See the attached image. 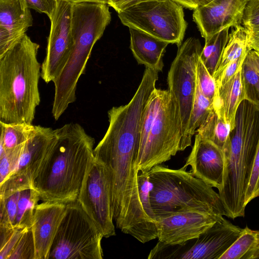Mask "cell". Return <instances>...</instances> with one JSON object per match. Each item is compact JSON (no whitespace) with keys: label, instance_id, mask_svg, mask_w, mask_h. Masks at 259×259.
I'll use <instances>...</instances> for the list:
<instances>
[{"label":"cell","instance_id":"1","mask_svg":"<svg viewBox=\"0 0 259 259\" xmlns=\"http://www.w3.org/2000/svg\"><path fill=\"white\" fill-rule=\"evenodd\" d=\"M56 130V141L33 188L42 201L67 204L77 199L95 158V141L78 123H67Z\"/></svg>","mask_w":259,"mask_h":259},{"label":"cell","instance_id":"2","mask_svg":"<svg viewBox=\"0 0 259 259\" xmlns=\"http://www.w3.org/2000/svg\"><path fill=\"white\" fill-rule=\"evenodd\" d=\"M38 44L26 34L0 56V121L32 124L40 102Z\"/></svg>","mask_w":259,"mask_h":259},{"label":"cell","instance_id":"3","mask_svg":"<svg viewBox=\"0 0 259 259\" xmlns=\"http://www.w3.org/2000/svg\"><path fill=\"white\" fill-rule=\"evenodd\" d=\"M258 141L259 107L244 100L224 150L223 183L219 190L225 215L232 219L244 216L245 195Z\"/></svg>","mask_w":259,"mask_h":259},{"label":"cell","instance_id":"4","mask_svg":"<svg viewBox=\"0 0 259 259\" xmlns=\"http://www.w3.org/2000/svg\"><path fill=\"white\" fill-rule=\"evenodd\" d=\"M148 172L151 185V204L156 220L186 211L225 215L219 193L190 171L158 165Z\"/></svg>","mask_w":259,"mask_h":259},{"label":"cell","instance_id":"5","mask_svg":"<svg viewBox=\"0 0 259 259\" xmlns=\"http://www.w3.org/2000/svg\"><path fill=\"white\" fill-rule=\"evenodd\" d=\"M103 237L77 199L66 204L48 259H102Z\"/></svg>","mask_w":259,"mask_h":259},{"label":"cell","instance_id":"6","mask_svg":"<svg viewBox=\"0 0 259 259\" xmlns=\"http://www.w3.org/2000/svg\"><path fill=\"white\" fill-rule=\"evenodd\" d=\"M182 127L178 103L169 90H162L160 103L149 133L140 144L138 168L148 172L180 151Z\"/></svg>","mask_w":259,"mask_h":259},{"label":"cell","instance_id":"7","mask_svg":"<svg viewBox=\"0 0 259 259\" xmlns=\"http://www.w3.org/2000/svg\"><path fill=\"white\" fill-rule=\"evenodd\" d=\"M183 7L172 0H149L118 13L121 23L180 46L187 23Z\"/></svg>","mask_w":259,"mask_h":259},{"label":"cell","instance_id":"8","mask_svg":"<svg viewBox=\"0 0 259 259\" xmlns=\"http://www.w3.org/2000/svg\"><path fill=\"white\" fill-rule=\"evenodd\" d=\"M202 50L198 39L194 37L187 38L178 47L177 55L167 74L168 90L179 106L182 127V141L187 130L194 100L196 68Z\"/></svg>","mask_w":259,"mask_h":259},{"label":"cell","instance_id":"9","mask_svg":"<svg viewBox=\"0 0 259 259\" xmlns=\"http://www.w3.org/2000/svg\"><path fill=\"white\" fill-rule=\"evenodd\" d=\"M57 138L56 129L36 125L35 130L26 142L14 169L0 184V198H4L17 191L33 188L34 181Z\"/></svg>","mask_w":259,"mask_h":259},{"label":"cell","instance_id":"10","mask_svg":"<svg viewBox=\"0 0 259 259\" xmlns=\"http://www.w3.org/2000/svg\"><path fill=\"white\" fill-rule=\"evenodd\" d=\"M77 199L103 237L115 235L109 180L103 165L95 158L88 170Z\"/></svg>","mask_w":259,"mask_h":259},{"label":"cell","instance_id":"11","mask_svg":"<svg viewBox=\"0 0 259 259\" xmlns=\"http://www.w3.org/2000/svg\"><path fill=\"white\" fill-rule=\"evenodd\" d=\"M72 3L66 0H57L55 10L50 19L51 29L46 55L41 65V77L46 83L55 81L73 50Z\"/></svg>","mask_w":259,"mask_h":259},{"label":"cell","instance_id":"12","mask_svg":"<svg viewBox=\"0 0 259 259\" xmlns=\"http://www.w3.org/2000/svg\"><path fill=\"white\" fill-rule=\"evenodd\" d=\"M242 230L223 218L197 238L175 244L173 258L219 259L239 236Z\"/></svg>","mask_w":259,"mask_h":259},{"label":"cell","instance_id":"13","mask_svg":"<svg viewBox=\"0 0 259 259\" xmlns=\"http://www.w3.org/2000/svg\"><path fill=\"white\" fill-rule=\"evenodd\" d=\"M224 218L197 211L180 212L156 219L158 241L165 244H182L197 238Z\"/></svg>","mask_w":259,"mask_h":259},{"label":"cell","instance_id":"14","mask_svg":"<svg viewBox=\"0 0 259 259\" xmlns=\"http://www.w3.org/2000/svg\"><path fill=\"white\" fill-rule=\"evenodd\" d=\"M248 0H212L194 10L193 19L205 40L227 27L241 25Z\"/></svg>","mask_w":259,"mask_h":259},{"label":"cell","instance_id":"15","mask_svg":"<svg viewBox=\"0 0 259 259\" xmlns=\"http://www.w3.org/2000/svg\"><path fill=\"white\" fill-rule=\"evenodd\" d=\"M190 166L197 178L220 190L223 185L225 168L223 151L211 142L196 134L194 143L183 168Z\"/></svg>","mask_w":259,"mask_h":259},{"label":"cell","instance_id":"16","mask_svg":"<svg viewBox=\"0 0 259 259\" xmlns=\"http://www.w3.org/2000/svg\"><path fill=\"white\" fill-rule=\"evenodd\" d=\"M66 204L42 201L34 210L31 224L35 259H48L60 223L65 213Z\"/></svg>","mask_w":259,"mask_h":259},{"label":"cell","instance_id":"17","mask_svg":"<svg viewBox=\"0 0 259 259\" xmlns=\"http://www.w3.org/2000/svg\"><path fill=\"white\" fill-rule=\"evenodd\" d=\"M32 24L33 18L24 0H0V56Z\"/></svg>","mask_w":259,"mask_h":259},{"label":"cell","instance_id":"18","mask_svg":"<svg viewBox=\"0 0 259 259\" xmlns=\"http://www.w3.org/2000/svg\"><path fill=\"white\" fill-rule=\"evenodd\" d=\"M129 30L130 49L138 64L161 72L163 56L169 43L135 28Z\"/></svg>","mask_w":259,"mask_h":259},{"label":"cell","instance_id":"19","mask_svg":"<svg viewBox=\"0 0 259 259\" xmlns=\"http://www.w3.org/2000/svg\"><path fill=\"white\" fill-rule=\"evenodd\" d=\"M241 70V68L225 84L217 88L212 102L213 109L229 125L230 131L234 127L238 107L245 100Z\"/></svg>","mask_w":259,"mask_h":259},{"label":"cell","instance_id":"20","mask_svg":"<svg viewBox=\"0 0 259 259\" xmlns=\"http://www.w3.org/2000/svg\"><path fill=\"white\" fill-rule=\"evenodd\" d=\"M0 155L23 147L34 133L36 125L0 121Z\"/></svg>","mask_w":259,"mask_h":259},{"label":"cell","instance_id":"21","mask_svg":"<svg viewBox=\"0 0 259 259\" xmlns=\"http://www.w3.org/2000/svg\"><path fill=\"white\" fill-rule=\"evenodd\" d=\"M212 108V102L203 95L196 80L194 100L187 130L181 143L180 151L191 145L193 136Z\"/></svg>","mask_w":259,"mask_h":259},{"label":"cell","instance_id":"22","mask_svg":"<svg viewBox=\"0 0 259 259\" xmlns=\"http://www.w3.org/2000/svg\"><path fill=\"white\" fill-rule=\"evenodd\" d=\"M248 29L241 25L232 29L213 78L220 75L229 63L247 54L251 50L248 44Z\"/></svg>","mask_w":259,"mask_h":259},{"label":"cell","instance_id":"23","mask_svg":"<svg viewBox=\"0 0 259 259\" xmlns=\"http://www.w3.org/2000/svg\"><path fill=\"white\" fill-rule=\"evenodd\" d=\"M259 258V231L246 227L219 259Z\"/></svg>","mask_w":259,"mask_h":259},{"label":"cell","instance_id":"24","mask_svg":"<svg viewBox=\"0 0 259 259\" xmlns=\"http://www.w3.org/2000/svg\"><path fill=\"white\" fill-rule=\"evenodd\" d=\"M230 132L229 125L212 108L196 134L211 142L224 152L229 141Z\"/></svg>","mask_w":259,"mask_h":259},{"label":"cell","instance_id":"25","mask_svg":"<svg viewBox=\"0 0 259 259\" xmlns=\"http://www.w3.org/2000/svg\"><path fill=\"white\" fill-rule=\"evenodd\" d=\"M229 28L227 27L205 40L200 58L212 76L219 66L227 44Z\"/></svg>","mask_w":259,"mask_h":259},{"label":"cell","instance_id":"26","mask_svg":"<svg viewBox=\"0 0 259 259\" xmlns=\"http://www.w3.org/2000/svg\"><path fill=\"white\" fill-rule=\"evenodd\" d=\"M39 200L38 194L32 188L19 191L14 227H31L34 210Z\"/></svg>","mask_w":259,"mask_h":259},{"label":"cell","instance_id":"27","mask_svg":"<svg viewBox=\"0 0 259 259\" xmlns=\"http://www.w3.org/2000/svg\"><path fill=\"white\" fill-rule=\"evenodd\" d=\"M241 77L245 100L259 107V73L247 53L242 65Z\"/></svg>","mask_w":259,"mask_h":259},{"label":"cell","instance_id":"28","mask_svg":"<svg viewBox=\"0 0 259 259\" xmlns=\"http://www.w3.org/2000/svg\"><path fill=\"white\" fill-rule=\"evenodd\" d=\"M28 228L0 227L1 259H8L20 237Z\"/></svg>","mask_w":259,"mask_h":259},{"label":"cell","instance_id":"29","mask_svg":"<svg viewBox=\"0 0 259 259\" xmlns=\"http://www.w3.org/2000/svg\"><path fill=\"white\" fill-rule=\"evenodd\" d=\"M148 172L139 171L138 173V183L139 196L142 208L146 215L151 221L156 223L155 216L151 204L150 194L151 185Z\"/></svg>","mask_w":259,"mask_h":259},{"label":"cell","instance_id":"30","mask_svg":"<svg viewBox=\"0 0 259 259\" xmlns=\"http://www.w3.org/2000/svg\"><path fill=\"white\" fill-rule=\"evenodd\" d=\"M35 259V248L31 228L22 234L8 259Z\"/></svg>","mask_w":259,"mask_h":259},{"label":"cell","instance_id":"31","mask_svg":"<svg viewBox=\"0 0 259 259\" xmlns=\"http://www.w3.org/2000/svg\"><path fill=\"white\" fill-rule=\"evenodd\" d=\"M196 77L201 92L213 102L217 90L215 81L200 58L197 65Z\"/></svg>","mask_w":259,"mask_h":259},{"label":"cell","instance_id":"32","mask_svg":"<svg viewBox=\"0 0 259 259\" xmlns=\"http://www.w3.org/2000/svg\"><path fill=\"white\" fill-rule=\"evenodd\" d=\"M259 197V141L253 161L252 171L247 188L245 205Z\"/></svg>","mask_w":259,"mask_h":259},{"label":"cell","instance_id":"33","mask_svg":"<svg viewBox=\"0 0 259 259\" xmlns=\"http://www.w3.org/2000/svg\"><path fill=\"white\" fill-rule=\"evenodd\" d=\"M242 24L248 29L259 26V0H248L245 7Z\"/></svg>","mask_w":259,"mask_h":259},{"label":"cell","instance_id":"34","mask_svg":"<svg viewBox=\"0 0 259 259\" xmlns=\"http://www.w3.org/2000/svg\"><path fill=\"white\" fill-rule=\"evenodd\" d=\"M246 55L229 63L220 74L214 78L217 88L225 84L240 69Z\"/></svg>","mask_w":259,"mask_h":259},{"label":"cell","instance_id":"35","mask_svg":"<svg viewBox=\"0 0 259 259\" xmlns=\"http://www.w3.org/2000/svg\"><path fill=\"white\" fill-rule=\"evenodd\" d=\"M29 9L46 14L50 19L55 10L57 0H24Z\"/></svg>","mask_w":259,"mask_h":259},{"label":"cell","instance_id":"36","mask_svg":"<svg viewBox=\"0 0 259 259\" xmlns=\"http://www.w3.org/2000/svg\"><path fill=\"white\" fill-rule=\"evenodd\" d=\"M149 0H108V5L117 13L137 4Z\"/></svg>","mask_w":259,"mask_h":259},{"label":"cell","instance_id":"37","mask_svg":"<svg viewBox=\"0 0 259 259\" xmlns=\"http://www.w3.org/2000/svg\"><path fill=\"white\" fill-rule=\"evenodd\" d=\"M248 44L251 50L259 53V26L248 29Z\"/></svg>","mask_w":259,"mask_h":259},{"label":"cell","instance_id":"38","mask_svg":"<svg viewBox=\"0 0 259 259\" xmlns=\"http://www.w3.org/2000/svg\"><path fill=\"white\" fill-rule=\"evenodd\" d=\"M247 55L253 66L259 73V53L253 50H250L247 53Z\"/></svg>","mask_w":259,"mask_h":259},{"label":"cell","instance_id":"39","mask_svg":"<svg viewBox=\"0 0 259 259\" xmlns=\"http://www.w3.org/2000/svg\"><path fill=\"white\" fill-rule=\"evenodd\" d=\"M183 7L190 10H194L198 7L195 0H172Z\"/></svg>","mask_w":259,"mask_h":259},{"label":"cell","instance_id":"40","mask_svg":"<svg viewBox=\"0 0 259 259\" xmlns=\"http://www.w3.org/2000/svg\"><path fill=\"white\" fill-rule=\"evenodd\" d=\"M197 2L198 6H204L205 5L210 2H211L212 0H195Z\"/></svg>","mask_w":259,"mask_h":259},{"label":"cell","instance_id":"41","mask_svg":"<svg viewBox=\"0 0 259 259\" xmlns=\"http://www.w3.org/2000/svg\"><path fill=\"white\" fill-rule=\"evenodd\" d=\"M108 0H74V2H102L108 4Z\"/></svg>","mask_w":259,"mask_h":259},{"label":"cell","instance_id":"42","mask_svg":"<svg viewBox=\"0 0 259 259\" xmlns=\"http://www.w3.org/2000/svg\"><path fill=\"white\" fill-rule=\"evenodd\" d=\"M66 1H70V2H72V3L74 2V0H66Z\"/></svg>","mask_w":259,"mask_h":259}]
</instances>
